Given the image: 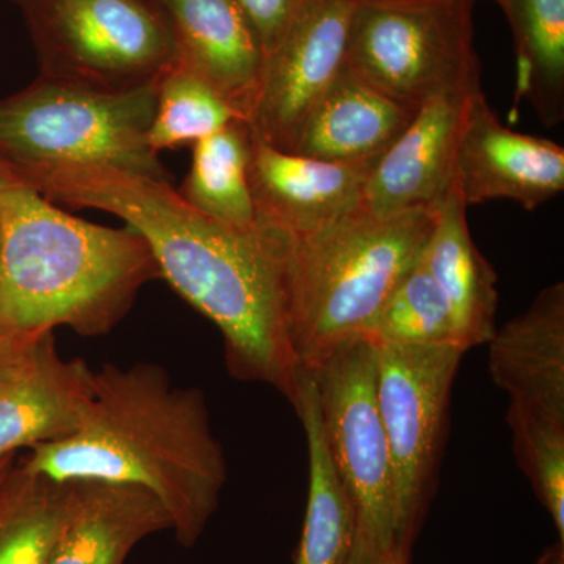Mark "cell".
Returning a JSON list of instances; mask_svg holds the SVG:
<instances>
[{
  "instance_id": "31",
  "label": "cell",
  "mask_w": 564,
  "mask_h": 564,
  "mask_svg": "<svg viewBox=\"0 0 564 564\" xmlns=\"http://www.w3.org/2000/svg\"><path fill=\"white\" fill-rule=\"evenodd\" d=\"M10 456H7V458L0 459V486H2L3 481H6L7 474V463H9Z\"/></svg>"
},
{
  "instance_id": "33",
  "label": "cell",
  "mask_w": 564,
  "mask_h": 564,
  "mask_svg": "<svg viewBox=\"0 0 564 564\" xmlns=\"http://www.w3.org/2000/svg\"><path fill=\"white\" fill-rule=\"evenodd\" d=\"M359 3L404 2V0H358Z\"/></svg>"
},
{
  "instance_id": "5",
  "label": "cell",
  "mask_w": 564,
  "mask_h": 564,
  "mask_svg": "<svg viewBox=\"0 0 564 564\" xmlns=\"http://www.w3.org/2000/svg\"><path fill=\"white\" fill-rule=\"evenodd\" d=\"M158 82L113 91L39 77L0 99V159L13 169L106 163L170 181L148 144Z\"/></svg>"
},
{
  "instance_id": "26",
  "label": "cell",
  "mask_w": 564,
  "mask_h": 564,
  "mask_svg": "<svg viewBox=\"0 0 564 564\" xmlns=\"http://www.w3.org/2000/svg\"><path fill=\"white\" fill-rule=\"evenodd\" d=\"M507 421L519 467L554 519L560 543H564V422L511 404Z\"/></svg>"
},
{
  "instance_id": "21",
  "label": "cell",
  "mask_w": 564,
  "mask_h": 564,
  "mask_svg": "<svg viewBox=\"0 0 564 564\" xmlns=\"http://www.w3.org/2000/svg\"><path fill=\"white\" fill-rule=\"evenodd\" d=\"M513 31L516 104L527 99L547 128L564 120V0H505Z\"/></svg>"
},
{
  "instance_id": "1",
  "label": "cell",
  "mask_w": 564,
  "mask_h": 564,
  "mask_svg": "<svg viewBox=\"0 0 564 564\" xmlns=\"http://www.w3.org/2000/svg\"><path fill=\"white\" fill-rule=\"evenodd\" d=\"M55 204L107 212L148 243L161 278L225 339L232 377L280 391L295 406L302 367L289 339L276 240L185 202L170 181L106 163L14 169Z\"/></svg>"
},
{
  "instance_id": "7",
  "label": "cell",
  "mask_w": 564,
  "mask_h": 564,
  "mask_svg": "<svg viewBox=\"0 0 564 564\" xmlns=\"http://www.w3.org/2000/svg\"><path fill=\"white\" fill-rule=\"evenodd\" d=\"M31 33L40 77L101 90L154 84L176 63L158 0H10Z\"/></svg>"
},
{
  "instance_id": "27",
  "label": "cell",
  "mask_w": 564,
  "mask_h": 564,
  "mask_svg": "<svg viewBox=\"0 0 564 564\" xmlns=\"http://www.w3.org/2000/svg\"><path fill=\"white\" fill-rule=\"evenodd\" d=\"M261 41L263 58L274 50L307 0H237Z\"/></svg>"
},
{
  "instance_id": "8",
  "label": "cell",
  "mask_w": 564,
  "mask_h": 564,
  "mask_svg": "<svg viewBox=\"0 0 564 564\" xmlns=\"http://www.w3.org/2000/svg\"><path fill=\"white\" fill-rule=\"evenodd\" d=\"M372 347L378 408L392 463V554L408 560L434 489L452 386L466 351L455 345Z\"/></svg>"
},
{
  "instance_id": "12",
  "label": "cell",
  "mask_w": 564,
  "mask_h": 564,
  "mask_svg": "<svg viewBox=\"0 0 564 564\" xmlns=\"http://www.w3.org/2000/svg\"><path fill=\"white\" fill-rule=\"evenodd\" d=\"M377 161L339 163L282 151L251 131L256 225L282 239L311 236L361 207Z\"/></svg>"
},
{
  "instance_id": "10",
  "label": "cell",
  "mask_w": 564,
  "mask_h": 564,
  "mask_svg": "<svg viewBox=\"0 0 564 564\" xmlns=\"http://www.w3.org/2000/svg\"><path fill=\"white\" fill-rule=\"evenodd\" d=\"M358 0H307L280 43L263 58L251 131L292 151L304 122L347 63Z\"/></svg>"
},
{
  "instance_id": "13",
  "label": "cell",
  "mask_w": 564,
  "mask_h": 564,
  "mask_svg": "<svg viewBox=\"0 0 564 564\" xmlns=\"http://www.w3.org/2000/svg\"><path fill=\"white\" fill-rule=\"evenodd\" d=\"M455 181L466 206L511 199L534 210L564 191V148L505 128L480 91L459 141Z\"/></svg>"
},
{
  "instance_id": "30",
  "label": "cell",
  "mask_w": 564,
  "mask_h": 564,
  "mask_svg": "<svg viewBox=\"0 0 564 564\" xmlns=\"http://www.w3.org/2000/svg\"><path fill=\"white\" fill-rule=\"evenodd\" d=\"M381 564H408V560L400 555L388 554L381 556Z\"/></svg>"
},
{
  "instance_id": "16",
  "label": "cell",
  "mask_w": 564,
  "mask_h": 564,
  "mask_svg": "<svg viewBox=\"0 0 564 564\" xmlns=\"http://www.w3.org/2000/svg\"><path fill=\"white\" fill-rule=\"evenodd\" d=\"M172 527L169 511L147 489L70 481L46 564H122L141 540Z\"/></svg>"
},
{
  "instance_id": "15",
  "label": "cell",
  "mask_w": 564,
  "mask_h": 564,
  "mask_svg": "<svg viewBox=\"0 0 564 564\" xmlns=\"http://www.w3.org/2000/svg\"><path fill=\"white\" fill-rule=\"evenodd\" d=\"M176 62L209 82L250 121L261 85L263 51L237 0H158Z\"/></svg>"
},
{
  "instance_id": "19",
  "label": "cell",
  "mask_w": 564,
  "mask_h": 564,
  "mask_svg": "<svg viewBox=\"0 0 564 564\" xmlns=\"http://www.w3.org/2000/svg\"><path fill=\"white\" fill-rule=\"evenodd\" d=\"M466 209L455 181L440 204L421 259L448 304L459 345L469 351L496 333L499 292L496 272L470 236Z\"/></svg>"
},
{
  "instance_id": "2",
  "label": "cell",
  "mask_w": 564,
  "mask_h": 564,
  "mask_svg": "<svg viewBox=\"0 0 564 564\" xmlns=\"http://www.w3.org/2000/svg\"><path fill=\"white\" fill-rule=\"evenodd\" d=\"M28 473L55 484L132 485L158 497L181 544L193 545L220 503L225 452L199 389L176 388L155 364L93 370L79 429L32 448Z\"/></svg>"
},
{
  "instance_id": "24",
  "label": "cell",
  "mask_w": 564,
  "mask_h": 564,
  "mask_svg": "<svg viewBox=\"0 0 564 564\" xmlns=\"http://www.w3.org/2000/svg\"><path fill=\"white\" fill-rule=\"evenodd\" d=\"M66 484L28 473L0 486V564H46L57 536Z\"/></svg>"
},
{
  "instance_id": "25",
  "label": "cell",
  "mask_w": 564,
  "mask_h": 564,
  "mask_svg": "<svg viewBox=\"0 0 564 564\" xmlns=\"http://www.w3.org/2000/svg\"><path fill=\"white\" fill-rule=\"evenodd\" d=\"M364 339L370 344L462 348L448 304L421 256L389 293Z\"/></svg>"
},
{
  "instance_id": "14",
  "label": "cell",
  "mask_w": 564,
  "mask_h": 564,
  "mask_svg": "<svg viewBox=\"0 0 564 564\" xmlns=\"http://www.w3.org/2000/svg\"><path fill=\"white\" fill-rule=\"evenodd\" d=\"M478 93L441 96L421 107L406 131L375 163L364 187V212L393 217L444 202L455 185L459 141Z\"/></svg>"
},
{
  "instance_id": "18",
  "label": "cell",
  "mask_w": 564,
  "mask_h": 564,
  "mask_svg": "<svg viewBox=\"0 0 564 564\" xmlns=\"http://www.w3.org/2000/svg\"><path fill=\"white\" fill-rule=\"evenodd\" d=\"M419 110L384 95L345 63L304 122L292 152L328 162L378 161Z\"/></svg>"
},
{
  "instance_id": "23",
  "label": "cell",
  "mask_w": 564,
  "mask_h": 564,
  "mask_svg": "<svg viewBox=\"0 0 564 564\" xmlns=\"http://www.w3.org/2000/svg\"><path fill=\"white\" fill-rule=\"evenodd\" d=\"M237 121L247 118L209 82L176 62L158 82L148 144L155 154L193 147Z\"/></svg>"
},
{
  "instance_id": "3",
  "label": "cell",
  "mask_w": 564,
  "mask_h": 564,
  "mask_svg": "<svg viewBox=\"0 0 564 564\" xmlns=\"http://www.w3.org/2000/svg\"><path fill=\"white\" fill-rule=\"evenodd\" d=\"M155 278L135 229L74 217L0 159V336L35 339L61 326L101 336Z\"/></svg>"
},
{
  "instance_id": "29",
  "label": "cell",
  "mask_w": 564,
  "mask_h": 564,
  "mask_svg": "<svg viewBox=\"0 0 564 564\" xmlns=\"http://www.w3.org/2000/svg\"><path fill=\"white\" fill-rule=\"evenodd\" d=\"M563 544H555L554 547L547 549L545 554L541 556L540 564H564Z\"/></svg>"
},
{
  "instance_id": "11",
  "label": "cell",
  "mask_w": 564,
  "mask_h": 564,
  "mask_svg": "<svg viewBox=\"0 0 564 564\" xmlns=\"http://www.w3.org/2000/svg\"><path fill=\"white\" fill-rule=\"evenodd\" d=\"M91 395L93 370L82 359L62 358L54 333L13 340L0 356V459L68 437Z\"/></svg>"
},
{
  "instance_id": "22",
  "label": "cell",
  "mask_w": 564,
  "mask_h": 564,
  "mask_svg": "<svg viewBox=\"0 0 564 564\" xmlns=\"http://www.w3.org/2000/svg\"><path fill=\"white\" fill-rule=\"evenodd\" d=\"M192 150L191 172L180 191L185 202L226 225L258 228L250 187V124L232 122Z\"/></svg>"
},
{
  "instance_id": "6",
  "label": "cell",
  "mask_w": 564,
  "mask_h": 564,
  "mask_svg": "<svg viewBox=\"0 0 564 564\" xmlns=\"http://www.w3.org/2000/svg\"><path fill=\"white\" fill-rule=\"evenodd\" d=\"M474 6L475 0L359 3L347 66L415 110L441 96L481 91Z\"/></svg>"
},
{
  "instance_id": "4",
  "label": "cell",
  "mask_w": 564,
  "mask_h": 564,
  "mask_svg": "<svg viewBox=\"0 0 564 564\" xmlns=\"http://www.w3.org/2000/svg\"><path fill=\"white\" fill-rule=\"evenodd\" d=\"M437 209L375 217L359 207L303 239L269 232L280 248L289 339L302 370L364 339L389 293L421 256Z\"/></svg>"
},
{
  "instance_id": "9",
  "label": "cell",
  "mask_w": 564,
  "mask_h": 564,
  "mask_svg": "<svg viewBox=\"0 0 564 564\" xmlns=\"http://www.w3.org/2000/svg\"><path fill=\"white\" fill-rule=\"evenodd\" d=\"M306 372L317 388L323 432L355 507L358 529L378 554H392V463L378 408L372 344L355 340Z\"/></svg>"
},
{
  "instance_id": "28",
  "label": "cell",
  "mask_w": 564,
  "mask_h": 564,
  "mask_svg": "<svg viewBox=\"0 0 564 564\" xmlns=\"http://www.w3.org/2000/svg\"><path fill=\"white\" fill-rule=\"evenodd\" d=\"M345 564H381V555L377 549L369 543L361 530L356 534L355 547H352L350 558Z\"/></svg>"
},
{
  "instance_id": "32",
  "label": "cell",
  "mask_w": 564,
  "mask_h": 564,
  "mask_svg": "<svg viewBox=\"0 0 564 564\" xmlns=\"http://www.w3.org/2000/svg\"><path fill=\"white\" fill-rule=\"evenodd\" d=\"M11 340L13 339H10V337H7L6 340V336H0V356H2L3 352H6L7 348H9Z\"/></svg>"
},
{
  "instance_id": "34",
  "label": "cell",
  "mask_w": 564,
  "mask_h": 564,
  "mask_svg": "<svg viewBox=\"0 0 564 564\" xmlns=\"http://www.w3.org/2000/svg\"><path fill=\"white\" fill-rule=\"evenodd\" d=\"M492 2H496V3H497V6L502 7V6H503L505 0H492Z\"/></svg>"
},
{
  "instance_id": "20",
  "label": "cell",
  "mask_w": 564,
  "mask_h": 564,
  "mask_svg": "<svg viewBox=\"0 0 564 564\" xmlns=\"http://www.w3.org/2000/svg\"><path fill=\"white\" fill-rule=\"evenodd\" d=\"M293 408L302 419L310 454V497L295 564H345L355 547L358 519L329 454L317 388L306 370L300 375Z\"/></svg>"
},
{
  "instance_id": "17",
  "label": "cell",
  "mask_w": 564,
  "mask_h": 564,
  "mask_svg": "<svg viewBox=\"0 0 564 564\" xmlns=\"http://www.w3.org/2000/svg\"><path fill=\"white\" fill-rule=\"evenodd\" d=\"M489 373L511 406L564 422V284L538 293L489 340Z\"/></svg>"
}]
</instances>
